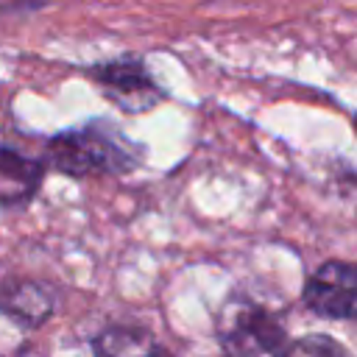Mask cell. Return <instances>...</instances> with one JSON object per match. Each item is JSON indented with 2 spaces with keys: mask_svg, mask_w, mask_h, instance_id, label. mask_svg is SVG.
I'll use <instances>...</instances> for the list:
<instances>
[{
  "mask_svg": "<svg viewBox=\"0 0 357 357\" xmlns=\"http://www.w3.org/2000/svg\"><path fill=\"white\" fill-rule=\"evenodd\" d=\"M145 148L131 142L114 123L98 117L78 128L53 134L45 142L47 170L70 178L86 176H126L142 165Z\"/></svg>",
  "mask_w": 357,
  "mask_h": 357,
  "instance_id": "1",
  "label": "cell"
},
{
  "mask_svg": "<svg viewBox=\"0 0 357 357\" xmlns=\"http://www.w3.org/2000/svg\"><path fill=\"white\" fill-rule=\"evenodd\" d=\"M215 340L223 357H287L290 351L284 321L245 293H231L223 301Z\"/></svg>",
  "mask_w": 357,
  "mask_h": 357,
  "instance_id": "2",
  "label": "cell"
},
{
  "mask_svg": "<svg viewBox=\"0 0 357 357\" xmlns=\"http://www.w3.org/2000/svg\"><path fill=\"white\" fill-rule=\"evenodd\" d=\"M86 75L103 89V95L126 114H145L165 100V89L148 73L139 56H120L86 67Z\"/></svg>",
  "mask_w": 357,
  "mask_h": 357,
  "instance_id": "3",
  "label": "cell"
},
{
  "mask_svg": "<svg viewBox=\"0 0 357 357\" xmlns=\"http://www.w3.org/2000/svg\"><path fill=\"white\" fill-rule=\"evenodd\" d=\"M357 301V268L343 259L321 262L301 287V304L326 321H351Z\"/></svg>",
  "mask_w": 357,
  "mask_h": 357,
  "instance_id": "4",
  "label": "cell"
},
{
  "mask_svg": "<svg viewBox=\"0 0 357 357\" xmlns=\"http://www.w3.org/2000/svg\"><path fill=\"white\" fill-rule=\"evenodd\" d=\"M59 307V290L50 282L8 276L0 279V315L22 329L45 326Z\"/></svg>",
  "mask_w": 357,
  "mask_h": 357,
  "instance_id": "5",
  "label": "cell"
},
{
  "mask_svg": "<svg viewBox=\"0 0 357 357\" xmlns=\"http://www.w3.org/2000/svg\"><path fill=\"white\" fill-rule=\"evenodd\" d=\"M47 173L45 159L0 145V209H22L33 201Z\"/></svg>",
  "mask_w": 357,
  "mask_h": 357,
  "instance_id": "6",
  "label": "cell"
},
{
  "mask_svg": "<svg viewBox=\"0 0 357 357\" xmlns=\"http://www.w3.org/2000/svg\"><path fill=\"white\" fill-rule=\"evenodd\" d=\"M89 349L95 357H176L148 329L131 324H112L92 335Z\"/></svg>",
  "mask_w": 357,
  "mask_h": 357,
  "instance_id": "7",
  "label": "cell"
},
{
  "mask_svg": "<svg viewBox=\"0 0 357 357\" xmlns=\"http://www.w3.org/2000/svg\"><path fill=\"white\" fill-rule=\"evenodd\" d=\"M287 357H351V351L340 340H335L332 335L310 332V335L290 340Z\"/></svg>",
  "mask_w": 357,
  "mask_h": 357,
  "instance_id": "8",
  "label": "cell"
},
{
  "mask_svg": "<svg viewBox=\"0 0 357 357\" xmlns=\"http://www.w3.org/2000/svg\"><path fill=\"white\" fill-rule=\"evenodd\" d=\"M50 0H0L3 8H11V11H36L42 6H47Z\"/></svg>",
  "mask_w": 357,
  "mask_h": 357,
  "instance_id": "9",
  "label": "cell"
}]
</instances>
